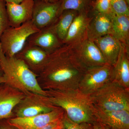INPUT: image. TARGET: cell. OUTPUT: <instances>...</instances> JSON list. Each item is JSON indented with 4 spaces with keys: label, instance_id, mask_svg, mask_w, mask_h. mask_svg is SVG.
I'll use <instances>...</instances> for the list:
<instances>
[{
    "label": "cell",
    "instance_id": "obj_6",
    "mask_svg": "<svg viewBox=\"0 0 129 129\" xmlns=\"http://www.w3.org/2000/svg\"><path fill=\"white\" fill-rule=\"evenodd\" d=\"M114 80V66L106 64L88 68L80 81L78 89L89 95Z\"/></svg>",
    "mask_w": 129,
    "mask_h": 129
},
{
    "label": "cell",
    "instance_id": "obj_2",
    "mask_svg": "<svg viewBox=\"0 0 129 129\" xmlns=\"http://www.w3.org/2000/svg\"><path fill=\"white\" fill-rule=\"evenodd\" d=\"M45 91L52 104L63 109L72 121L92 124L95 122L89 95L84 94L78 89Z\"/></svg>",
    "mask_w": 129,
    "mask_h": 129
},
{
    "label": "cell",
    "instance_id": "obj_21",
    "mask_svg": "<svg viewBox=\"0 0 129 129\" xmlns=\"http://www.w3.org/2000/svg\"><path fill=\"white\" fill-rule=\"evenodd\" d=\"M78 13V12L73 10H64L53 24L56 34L62 43L72 22Z\"/></svg>",
    "mask_w": 129,
    "mask_h": 129
},
{
    "label": "cell",
    "instance_id": "obj_20",
    "mask_svg": "<svg viewBox=\"0 0 129 129\" xmlns=\"http://www.w3.org/2000/svg\"><path fill=\"white\" fill-rule=\"evenodd\" d=\"M112 35L120 43L129 48V16L113 14Z\"/></svg>",
    "mask_w": 129,
    "mask_h": 129
},
{
    "label": "cell",
    "instance_id": "obj_31",
    "mask_svg": "<svg viewBox=\"0 0 129 129\" xmlns=\"http://www.w3.org/2000/svg\"><path fill=\"white\" fill-rule=\"evenodd\" d=\"M23 1L24 0H5L6 3H12L17 4H19Z\"/></svg>",
    "mask_w": 129,
    "mask_h": 129
},
{
    "label": "cell",
    "instance_id": "obj_3",
    "mask_svg": "<svg viewBox=\"0 0 129 129\" xmlns=\"http://www.w3.org/2000/svg\"><path fill=\"white\" fill-rule=\"evenodd\" d=\"M0 67L4 74L5 83L25 95L34 93L47 96L38 82L37 75L22 60L15 56H6L1 48Z\"/></svg>",
    "mask_w": 129,
    "mask_h": 129
},
{
    "label": "cell",
    "instance_id": "obj_12",
    "mask_svg": "<svg viewBox=\"0 0 129 129\" xmlns=\"http://www.w3.org/2000/svg\"><path fill=\"white\" fill-rule=\"evenodd\" d=\"M95 121L109 129H129V110L106 111L92 106Z\"/></svg>",
    "mask_w": 129,
    "mask_h": 129
},
{
    "label": "cell",
    "instance_id": "obj_9",
    "mask_svg": "<svg viewBox=\"0 0 129 129\" xmlns=\"http://www.w3.org/2000/svg\"><path fill=\"white\" fill-rule=\"evenodd\" d=\"M64 111L57 107L50 112L28 117L11 118L7 122L16 129H39L51 122L62 118Z\"/></svg>",
    "mask_w": 129,
    "mask_h": 129
},
{
    "label": "cell",
    "instance_id": "obj_17",
    "mask_svg": "<svg viewBox=\"0 0 129 129\" xmlns=\"http://www.w3.org/2000/svg\"><path fill=\"white\" fill-rule=\"evenodd\" d=\"M113 14L95 13L91 19L87 29L86 37L93 41L98 38L108 34L112 35V24Z\"/></svg>",
    "mask_w": 129,
    "mask_h": 129
},
{
    "label": "cell",
    "instance_id": "obj_29",
    "mask_svg": "<svg viewBox=\"0 0 129 129\" xmlns=\"http://www.w3.org/2000/svg\"><path fill=\"white\" fill-rule=\"evenodd\" d=\"M0 129H14L13 127H12L7 123V122L0 123Z\"/></svg>",
    "mask_w": 129,
    "mask_h": 129
},
{
    "label": "cell",
    "instance_id": "obj_28",
    "mask_svg": "<svg viewBox=\"0 0 129 129\" xmlns=\"http://www.w3.org/2000/svg\"><path fill=\"white\" fill-rule=\"evenodd\" d=\"M93 124V129H109L107 127L96 121L94 122Z\"/></svg>",
    "mask_w": 129,
    "mask_h": 129
},
{
    "label": "cell",
    "instance_id": "obj_33",
    "mask_svg": "<svg viewBox=\"0 0 129 129\" xmlns=\"http://www.w3.org/2000/svg\"><path fill=\"white\" fill-rule=\"evenodd\" d=\"M125 1H126V3H127V4H128V5H129V0H125Z\"/></svg>",
    "mask_w": 129,
    "mask_h": 129
},
{
    "label": "cell",
    "instance_id": "obj_11",
    "mask_svg": "<svg viewBox=\"0 0 129 129\" xmlns=\"http://www.w3.org/2000/svg\"><path fill=\"white\" fill-rule=\"evenodd\" d=\"M72 47L79 61L86 69L108 64L92 41L86 38L76 46Z\"/></svg>",
    "mask_w": 129,
    "mask_h": 129
},
{
    "label": "cell",
    "instance_id": "obj_15",
    "mask_svg": "<svg viewBox=\"0 0 129 129\" xmlns=\"http://www.w3.org/2000/svg\"><path fill=\"white\" fill-rule=\"evenodd\" d=\"M88 11L79 12L70 25L63 45L74 47L87 38V29L91 19Z\"/></svg>",
    "mask_w": 129,
    "mask_h": 129
},
{
    "label": "cell",
    "instance_id": "obj_7",
    "mask_svg": "<svg viewBox=\"0 0 129 129\" xmlns=\"http://www.w3.org/2000/svg\"><path fill=\"white\" fill-rule=\"evenodd\" d=\"M57 107L52 104L46 96L30 93L25 95L16 106L13 114L18 117H28L50 112Z\"/></svg>",
    "mask_w": 129,
    "mask_h": 129
},
{
    "label": "cell",
    "instance_id": "obj_10",
    "mask_svg": "<svg viewBox=\"0 0 129 129\" xmlns=\"http://www.w3.org/2000/svg\"><path fill=\"white\" fill-rule=\"evenodd\" d=\"M50 54L38 47L26 42L15 57L23 61L38 76L44 69Z\"/></svg>",
    "mask_w": 129,
    "mask_h": 129
},
{
    "label": "cell",
    "instance_id": "obj_18",
    "mask_svg": "<svg viewBox=\"0 0 129 129\" xmlns=\"http://www.w3.org/2000/svg\"><path fill=\"white\" fill-rule=\"evenodd\" d=\"M106 62L114 66L120 53L121 43L113 35L108 34L93 41Z\"/></svg>",
    "mask_w": 129,
    "mask_h": 129
},
{
    "label": "cell",
    "instance_id": "obj_30",
    "mask_svg": "<svg viewBox=\"0 0 129 129\" xmlns=\"http://www.w3.org/2000/svg\"><path fill=\"white\" fill-rule=\"evenodd\" d=\"M5 80L4 78V74L1 68L0 67V86L3 83H5Z\"/></svg>",
    "mask_w": 129,
    "mask_h": 129
},
{
    "label": "cell",
    "instance_id": "obj_22",
    "mask_svg": "<svg viewBox=\"0 0 129 129\" xmlns=\"http://www.w3.org/2000/svg\"><path fill=\"white\" fill-rule=\"evenodd\" d=\"M60 5L61 14L64 10H72L78 12L88 11L92 0H58Z\"/></svg>",
    "mask_w": 129,
    "mask_h": 129
},
{
    "label": "cell",
    "instance_id": "obj_34",
    "mask_svg": "<svg viewBox=\"0 0 129 129\" xmlns=\"http://www.w3.org/2000/svg\"><path fill=\"white\" fill-rule=\"evenodd\" d=\"M2 1H5V0H2Z\"/></svg>",
    "mask_w": 129,
    "mask_h": 129
},
{
    "label": "cell",
    "instance_id": "obj_23",
    "mask_svg": "<svg viewBox=\"0 0 129 129\" xmlns=\"http://www.w3.org/2000/svg\"><path fill=\"white\" fill-rule=\"evenodd\" d=\"M111 12L117 16H129L128 5L125 0H111Z\"/></svg>",
    "mask_w": 129,
    "mask_h": 129
},
{
    "label": "cell",
    "instance_id": "obj_24",
    "mask_svg": "<svg viewBox=\"0 0 129 129\" xmlns=\"http://www.w3.org/2000/svg\"><path fill=\"white\" fill-rule=\"evenodd\" d=\"M63 129H93V124L90 123H77L72 121L67 117L65 112L62 118Z\"/></svg>",
    "mask_w": 129,
    "mask_h": 129
},
{
    "label": "cell",
    "instance_id": "obj_4",
    "mask_svg": "<svg viewBox=\"0 0 129 129\" xmlns=\"http://www.w3.org/2000/svg\"><path fill=\"white\" fill-rule=\"evenodd\" d=\"M92 105L106 111L129 110V89L115 81L89 95Z\"/></svg>",
    "mask_w": 129,
    "mask_h": 129
},
{
    "label": "cell",
    "instance_id": "obj_5",
    "mask_svg": "<svg viewBox=\"0 0 129 129\" xmlns=\"http://www.w3.org/2000/svg\"><path fill=\"white\" fill-rule=\"evenodd\" d=\"M39 29L32 21L16 27H10L0 37V48L6 56L12 57L22 50L29 37Z\"/></svg>",
    "mask_w": 129,
    "mask_h": 129
},
{
    "label": "cell",
    "instance_id": "obj_19",
    "mask_svg": "<svg viewBox=\"0 0 129 129\" xmlns=\"http://www.w3.org/2000/svg\"><path fill=\"white\" fill-rule=\"evenodd\" d=\"M129 48L121 44L119 55L114 66V80L128 89H129Z\"/></svg>",
    "mask_w": 129,
    "mask_h": 129
},
{
    "label": "cell",
    "instance_id": "obj_13",
    "mask_svg": "<svg viewBox=\"0 0 129 129\" xmlns=\"http://www.w3.org/2000/svg\"><path fill=\"white\" fill-rule=\"evenodd\" d=\"M25 95L17 89L2 84L0 86V120L11 118L14 108Z\"/></svg>",
    "mask_w": 129,
    "mask_h": 129
},
{
    "label": "cell",
    "instance_id": "obj_27",
    "mask_svg": "<svg viewBox=\"0 0 129 129\" xmlns=\"http://www.w3.org/2000/svg\"><path fill=\"white\" fill-rule=\"evenodd\" d=\"M62 118L49 123L39 129H63Z\"/></svg>",
    "mask_w": 129,
    "mask_h": 129
},
{
    "label": "cell",
    "instance_id": "obj_8",
    "mask_svg": "<svg viewBox=\"0 0 129 129\" xmlns=\"http://www.w3.org/2000/svg\"><path fill=\"white\" fill-rule=\"evenodd\" d=\"M60 5L58 1L48 2L34 0L32 21L38 29L53 24L61 14Z\"/></svg>",
    "mask_w": 129,
    "mask_h": 129
},
{
    "label": "cell",
    "instance_id": "obj_32",
    "mask_svg": "<svg viewBox=\"0 0 129 129\" xmlns=\"http://www.w3.org/2000/svg\"><path fill=\"white\" fill-rule=\"evenodd\" d=\"M41 1L48 2H55L57 1L58 0H41Z\"/></svg>",
    "mask_w": 129,
    "mask_h": 129
},
{
    "label": "cell",
    "instance_id": "obj_26",
    "mask_svg": "<svg viewBox=\"0 0 129 129\" xmlns=\"http://www.w3.org/2000/svg\"><path fill=\"white\" fill-rule=\"evenodd\" d=\"M111 0H95L94 8L95 13H107L111 12Z\"/></svg>",
    "mask_w": 129,
    "mask_h": 129
},
{
    "label": "cell",
    "instance_id": "obj_25",
    "mask_svg": "<svg viewBox=\"0 0 129 129\" xmlns=\"http://www.w3.org/2000/svg\"><path fill=\"white\" fill-rule=\"evenodd\" d=\"M5 1L0 0V37L5 30L10 27Z\"/></svg>",
    "mask_w": 129,
    "mask_h": 129
},
{
    "label": "cell",
    "instance_id": "obj_14",
    "mask_svg": "<svg viewBox=\"0 0 129 129\" xmlns=\"http://www.w3.org/2000/svg\"><path fill=\"white\" fill-rule=\"evenodd\" d=\"M27 42L38 47L49 54L63 45L56 34L53 24L33 34L28 38Z\"/></svg>",
    "mask_w": 129,
    "mask_h": 129
},
{
    "label": "cell",
    "instance_id": "obj_16",
    "mask_svg": "<svg viewBox=\"0 0 129 129\" xmlns=\"http://www.w3.org/2000/svg\"><path fill=\"white\" fill-rule=\"evenodd\" d=\"M34 0H24L19 4L6 3L10 27H16L31 21Z\"/></svg>",
    "mask_w": 129,
    "mask_h": 129
},
{
    "label": "cell",
    "instance_id": "obj_1",
    "mask_svg": "<svg viewBox=\"0 0 129 129\" xmlns=\"http://www.w3.org/2000/svg\"><path fill=\"white\" fill-rule=\"evenodd\" d=\"M86 69L73 47L63 45L50 54L37 80L45 90L75 89Z\"/></svg>",
    "mask_w": 129,
    "mask_h": 129
}]
</instances>
